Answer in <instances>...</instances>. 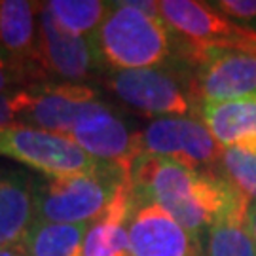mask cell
<instances>
[{"instance_id":"1","label":"cell","mask_w":256,"mask_h":256,"mask_svg":"<svg viewBox=\"0 0 256 256\" xmlns=\"http://www.w3.org/2000/svg\"><path fill=\"white\" fill-rule=\"evenodd\" d=\"M137 205L154 203L202 241L243 196L214 171H198L171 158L140 154L131 169Z\"/></svg>"},{"instance_id":"2","label":"cell","mask_w":256,"mask_h":256,"mask_svg":"<svg viewBox=\"0 0 256 256\" xmlns=\"http://www.w3.org/2000/svg\"><path fill=\"white\" fill-rule=\"evenodd\" d=\"M95 42L110 70L164 66L171 57H178V42L162 16H150L128 2H110Z\"/></svg>"},{"instance_id":"3","label":"cell","mask_w":256,"mask_h":256,"mask_svg":"<svg viewBox=\"0 0 256 256\" xmlns=\"http://www.w3.org/2000/svg\"><path fill=\"white\" fill-rule=\"evenodd\" d=\"M129 176V173L110 165L99 173L44 176L42 180H34V222H95L108 209L120 186Z\"/></svg>"},{"instance_id":"4","label":"cell","mask_w":256,"mask_h":256,"mask_svg":"<svg viewBox=\"0 0 256 256\" xmlns=\"http://www.w3.org/2000/svg\"><path fill=\"white\" fill-rule=\"evenodd\" d=\"M160 16L178 42V57L186 61L192 50L236 48L256 54V30L236 23L212 4L200 0H162Z\"/></svg>"},{"instance_id":"5","label":"cell","mask_w":256,"mask_h":256,"mask_svg":"<svg viewBox=\"0 0 256 256\" xmlns=\"http://www.w3.org/2000/svg\"><path fill=\"white\" fill-rule=\"evenodd\" d=\"M0 156L36 169L44 176L99 173L110 167L90 156L74 140L25 124L0 128Z\"/></svg>"},{"instance_id":"6","label":"cell","mask_w":256,"mask_h":256,"mask_svg":"<svg viewBox=\"0 0 256 256\" xmlns=\"http://www.w3.org/2000/svg\"><path fill=\"white\" fill-rule=\"evenodd\" d=\"M196 104L256 97V54L236 48H200L186 57Z\"/></svg>"},{"instance_id":"7","label":"cell","mask_w":256,"mask_h":256,"mask_svg":"<svg viewBox=\"0 0 256 256\" xmlns=\"http://www.w3.org/2000/svg\"><path fill=\"white\" fill-rule=\"evenodd\" d=\"M112 93L144 116H186L196 104L190 95V76L176 68L152 66L135 70H112L106 80Z\"/></svg>"},{"instance_id":"8","label":"cell","mask_w":256,"mask_h":256,"mask_svg":"<svg viewBox=\"0 0 256 256\" xmlns=\"http://www.w3.org/2000/svg\"><path fill=\"white\" fill-rule=\"evenodd\" d=\"M36 63L44 80L84 84L104 68L95 36H76L57 25L46 4L38 10Z\"/></svg>"},{"instance_id":"9","label":"cell","mask_w":256,"mask_h":256,"mask_svg":"<svg viewBox=\"0 0 256 256\" xmlns=\"http://www.w3.org/2000/svg\"><path fill=\"white\" fill-rule=\"evenodd\" d=\"M97 92L88 84H38L25 88V102L16 124H25L66 137L76 122L101 108Z\"/></svg>"},{"instance_id":"10","label":"cell","mask_w":256,"mask_h":256,"mask_svg":"<svg viewBox=\"0 0 256 256\" xmlns=\"http://www.w3.org/2000/svg\"><path fill=\"white\" fill-rule=\"evenodd\" d=\"M140 154L171 158L198 171L216 165L222 148L202 120L188 116L158 118L138 131Z\"/></svg>"},{"instance_id":"11","label":"cell","mask_w":256,"mask_h":256,"mask_svg":"<svg viewBox=\"0 0 256 256\" xmlns=\"http://www.w3.org/2000/svg\"><path fill=\"white\" fill-rule=\"evenodd\" d=\"M66 138L74 140L95 160L129 174L140 156L138 131H129L126 122L116 116L108 104L82 116Z\"/></svg>"},{"instance_id":"12","label":"cell","mask_w":256,"mask_h":256,"mask_svg":"<svg viewBox=\"0 0 256 256\" xmlns=\"http://www.w3.org/2000/svg\"><path fill=\"white\" fill-rule=\"evenodd\" d=\"M128 230L131 256H203L202 241L154 203L135 207Z\"/></svg>"},{"instance_id":"13","label":"cell","mask_w":256,"mask_h":256,"mask_svg":"<svg viewBox=\"0 0 256 256\" xmlns=\"http://www.w3.org/2000/svg\"><path fill=\"white\" fill-rule=\"evenodd\" d=\"M38 10L40 4L28 0L0 2V55L27 74L32 86L48 84L36 63Z\"/></svg>"},{"instance_id":"14","label":"cell","mask_w":256,"mask_h":256,"mask_svg":"<svg viewBox=\"0 0 256 256\" xmlns=\"http://www.w3.org/2000/svg\"><path fill=\"white\" fill-rule=\"evenodd\" d=\"M135 205L137 202L129 176L120 186L108 209L88 230L82 245V256H131L128 228Z\"/></svg>"},{"instance_id":"15","label":"cell","mask_w":256,"mask_h":256,"mask_svg":"<svg viewBox=\"0 0 256 256\" xmlns=\"http://www.w3.org/2000/svg\"><path fill=\"white\" fill-rule=\"evenodd\" d=\"M198 116L220 148L256 150V97L200 104Z\"/></svg>"},{"instance_id":"16","label":"cell","mask_w":256,"mask_h":256,"mask_svg":"<svg viewBox=\"0 0 256 256\" xmlns=\"http://www.w3.org/2000/svg\"><path fill=\"white\" fill-rule=\"evenodd\" d=\"M34 224V180L18 171L0 173V247L23 245Z\"/></svg>"},{"instance_id":"17","label":"cell","mask_w":256,"mask_h":256,"mask_svg":"<svg viewBox=\"0 0 256 256\" xmlns=\"http://www.w3.org/2000/svg\"><path fill=\"white\" fill-rule=\"evenodd\" d=\"M248 202L243 198L220 216L205 238L203 256H256V243L247 222Z\"/></svg>"},{"instance_id":"18","label":"cell","mask_w":256,"mask_h":256,"mask_svg":"<svg viewBox=\"0 0 256 256\" xmlns=\"http://www.w3.org/2000/svg\"><path fill=\"white\" fill-rule=\"evenodd\" d=\"M93 222L44 224L34 222L23 239L27 256H82V245Z\"/></svg>"},{"instance_id":"19","label":"cell","mask_w":256,"mask_h":256,"mask_svg":"<svg viewBox=\"0 0 256 256\" xmlns=\"http://www.w3.org/2000/svg\"><path fill=\"white\" fill-rule=\"evenodd\" d=\"M57 25L76 36H95L110 12L101 0H50L44 2Z\"/></svg>"},{"instance_id":"20","label":"cell","mask_w":256,"mask_h":256,"mask_svg":"<svg viewBox=\"0 0 256 256\" xmlns=\"http://www.w3.org/2000/svg\"><path fill=\"white\" fill-rule=\"evenodd\" d=\"M216 167L220 176L226 178L248 205L256 203V150L222 148Z\"/></svg>"},{"instance_id":"21","label":"cell","mask_w":256,"mask_h":256,"mask_svg":"<svg viewBox=\"0 0 256 256\" xmlns=\"http://www.w3.org/2000/svg\"><path fill=\"white\" fill-rule=\"evenodd\" d=\"M212 6L239 25L256 30V0H218Z\"/></svg>"},{"instance_id":"22","label":"cell","mask_w":256,"mask_h":256,"mask_svg":"<svg viewBox=\"0 0 256 256\" xmlns=\"http://www.w3.org/2000/svg\"><path fill=\"white\" fill-rule=\"evenodd\" d=\"M16 86L32 88V82L28 80V76L23 70H19L16 64H12L8 59H4L0 55V97L18 92V90H14Z\"/></svg>"},{"instance_id":"23","label":"cell","mask_w":256,"mask_h":256,"mask_svg":"<svg viewBox=\"0 0 256 256\" xmlns=\"http://www.w3.org/2000/svg\"><path fill=\"white\" fill-rule=\"evenodd\" d=\"M247 222H248V228H250V234H252L254 243H256V203H250V205H248Z\"/></svg>"},{"instance_id":"24","label":"cell","mask_w":256,"mask_h":256,"mask_svg":"<svg viewBox=\"0 0 256 256\" xmlns=\"http://www.w3.org/2000/svg\"><path fill=\"white\" fill-rule=\"evenodd\" d=\"M0 256H27L23 245H16V247H0Z\"/></svg>"}]
</instances>
